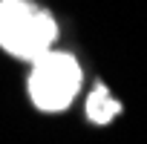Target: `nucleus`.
<instances>
[{
	"label": "nucleus",
	"mask_w": 147,
	"mask_h": 144,
	"mask_svg": "<svg viewBox=\"0 0 147 144\" xmlns=\"http://www.w3.org/2000/svg\"><path fill=\"white\" fill-rule=\"evenodd\" d=\"M118 112H121V104L110 98V89H107L104 84H98V87L90 92V98H87V118H90L92 124H107V121H113Z\"/></svg>",
	"instance_id": "7ed1b4c3"
},
{
	"label": "nucleus",
	"mask_w": 147,
	"mask_h": 144,
	"mask_svg": "<svg viewBox=\"0 0 147 144\" xmlns=\"http://www.w3.org/2000/svg\"><path fill=\"white\" fill-rule=\"evenodd\" d=\"M58 38V23L29 0H0V46L20 61L43 58Z\"/></svg>",
	"instance_id": "f257e3e1"
},
{
	"label": "nucleus",
	"mask_w": 147,
	"mask_h": 144,
	"mask_svg": "<svg viewBox=\"0 0 147 144\" xmlns=\"http://www.w3.org/2000/svg\"><path fill=\"white\" fill-rule=\"evenodd\" d=\"M81 87V66L69 52H46L32 63L29 98L43 112H61L72 104Z\"/></svg>",
	"instance_id": "f03ea898"
}]
</instances>
